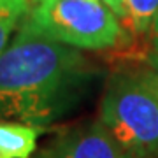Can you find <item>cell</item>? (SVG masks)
Segmentation results:
<instances>
[{
	"instance_id": "6da1fadb",
	"label": "cell",
	"mask_w": 158,
	"mask_h": 158,
	"mask_svg": "<svg viewBox=\"0 0 158 158\" xmlns=\"http://www.w3.org/2000/svg\"><path fill=\"white\" fill-rule=\"evenodd\" d=\"M100 77L81 49L19 25L0 55V121L44 128L83 104Z\"/></svg>"
},
{
	"instance_id": "7a4b0ae2",
	"label": "cell",
	"mask_w": 158,
	"mask_h": 158,
	"mask_svg": "<svg viewBox=\"0 0 158 158\" xmlns=\"http://www.w3.org/2000/svg\"><path fill=\"white\" fill-rule=\"evenodd\" d=\"M98 119L125 158H158V91L146 69L109 76Z\"/></svg>"
},
{
	"instance_id": "3957f363",
	"label": "cell",
	"mask_w": 158,
	"mask_h": 158,
	"mask_svg": "<svg viewBox=\"0 0 158 158\" xmlns=\"http://www.w3.org/2000/svg\"><path fill=\"white\" fill-rule=\"evenodd\" d=\"M21 23L81 51L111 49L125 39L121 19L102 0H34Z\"/></svg>"
},
{
	"instance_id": "277c9868",
	"label": "cell",
	"mask_w": 158,
	"mask_h": 158,
	"mask_svg": "<svg viewBox=\"0 0 158 158\" xmlns=\"http://www.w3.org/2000/svg\"><path fill=\"white\" fill-rule=\"evenodd\" d=\"M32 158H125L100 119L62 130Z\"/></svg>"
},
{
	"instance_id": "5b68a950",
	"label": "cell",
	"mask_w": 158,
	"mask_h": 158,
	"mask_svg": "<svg viewBox=\"0 0 158 158\" xmlns=\"http://www.w3.org/2000/svg\"><path fill=\"white\" fill-rule=\"evenodd\" d=\"M39 130L19 121H0V156L32 158L37 151Z\"/></svg>"
},
{
	"instance_id": "8992f818",
	"label": "cell",
	"mask_w": 158,
	"mask_h": 158,
	"mask_svg": "<svg viewBox=\"0 0 158 158\" xmlns=\"http://www.w3.org/2000/svg\"><path fill=\"white\" fill-rule=\"evenodd\" d=\"M158 16V0H123L121 21L135 35L151 34L155 18Z\"/></svg>"
},
{
	"instance_id": "52a82bcc",
	"label": "cell",
	"mask_w": 158,
	"mask_h": 158,
	"mask_svg": "<svg viewBox=\"0 0 158 158\" xmlns=\"http://www.w3.org/2000/svg\"><path fill=\"white\" fill-rule=\"evenodd\" d=\"M25 9L11 6L4 0H0V55L11 42V35L16 28H19L23 18L27 16Z\"/></svg>"
},
{
	"instance_id": "ba28073f",
	"label": "cell",
	"mask_w": 158,
	"mask_h": 158,
	"mask_svg": "<svg viewBox=\"0 0 158 158\" xmlns=\"http://www.w3.org/2000/svg\"><path fill=\"white\" fill-rule=\"evenodd\" d=\"M146 72H148V77L151 79L153 86H155L156 91H158V53L155 55V56H151L149 60H148Z\"/></svg>"
},
{
	"instance_id": "9c48e42d",
	"label": "cell",
	"mask_w": 158,
	"mask_h": 158,
	"mask_svg": "<svg viewBox=\"0 0 158 158\" xmlns=\"http://www.w3.org/2000/svg\"><path fill=\"white\" fill-rule=\"evenodd\" d=\"M102 2L107 7H111L114 11V14L121 19V16H123V0H102Z\"/></svg>"
},
{
	"instance_id": "30bf717a",
	"label": "cell",
	"mask_w": 158,
	"mask_h": 158,
	"mask_svg": "<svg viewBox=\"0 0 158 158\" xmlns=\"http://www.w3.org/2000/svg\"><path fill=\"white\" fill-rule=\"evenodd\" d=\"M4 2L11 4V6H16V7H19V9H25V11H28L34 0H4Z\"/></svg>"
},
{
	"instance_id": "8fae6325",
	"label": "cell",
	"mask_w": 158,
	"mask_h": 158,
	"mask_svg": "<svg viewBox=\"0 0 158 158\" xmlns=\"http://www.w3.org/2000/svg\"><path fill=\"white\" fill-rule=\"evenodd\" d=\"M151 42L155 51L158 53V16L155 18V23H153V28H151Z\"/></svg>"
},
{
	"instance_id": "7c38bea8",
	"label": "cell",
	"mask_w": 158,
	"mask_h": 158,
	"mask_svg": "<svg viewBox=\"0 0 158 158\" xmlns=\"http://www.w3.org/2000/svg\"><path fill=\"white\" fill-rule=\"evenodd\" d=\"M0 158H4V156H0Z\"/></svg>"
}]
</instances>
